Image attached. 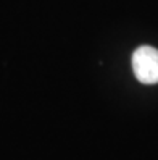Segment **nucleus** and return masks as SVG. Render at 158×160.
Here are the masks:
<instances>
[{
	"mask_svg": "<svg viewBox=\"0 0 158 160\" xmlns=\"http://www.w3.org/2000/svg\"><path fill=\"white\" fill-rule=\"evenodd\" d=\"M132 70L136 78L144 84L158 82V50L150 45H142L132 55Z\"/></svg>",
	"mask_w": 158,
	"mask_h": 160,
	"instance_id": "1",
	"label": "nucleus"
}]
</instances>
